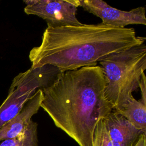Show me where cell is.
I'll return each instance as SVG.
<instances>
[{
	"label": "cell",
	"instance_id": "cell-1",
	"mask_svg": "<svg viewBox=\"0 0 146 146\" xmlns=\"http://www.w3.org/2000/svg\"><path fill=\"white\" fill-rule=\"evenodd\" d=\"M106 86L100 66L66 71L42 90L40 107L79 146H93L98 123L113 110L105 96Z\"/></svg>",
	"mask_w": 146,
	"mask_h": 146
},
{
	"label": "cell",
	"instance_id": "cell-2",
	"mask_svg": "<svg viewBox=\"0 0 146 146\" xmlns=\"http://www.w3.org/2000/svg\"><path fill=\"white\" fill-rule=\"evenodd\" d=\"M132 28H118L102 23L48 27L40 44L29 53L32 68L51 65L62 73L96 66L107 56L144 43Z\"/></svg>",
	"mask_w": 146,
	"mask_h": 146
},
{
	"label": "cell",
	"instance_id": "cell-3",
	"mask_svg": "<svg viewBox=\"0 0 146 146\" xmlns=\"http://www.w3.org/2000/svg\"><path fill=\"white\" fill-rule=\"evenodd\" d=\"M99 63L106 82V98L113 110H119L139 88L146 69V45L144 43L112 53Z\"/></svg>",
	"mask_w": 146,
	"mask_h": 146
},
{
	"label": "cell",
	"instance_id": "cell-4",
	"mask_svg": "<svg viewBox=\"0 0 146 146\" xmlns=\"http://www.w3.org/2000/svg\"><path fill=\"white\" fill-rule=\"evenodd\" d=\"M61 74L57 68L47 64L30 67L17 75L0 106V129L18 115L37 90L49 87Z\"/></svg>",
	"mask_w": 146,
	"mask_h": 146
},
{
	"label": "cell",
	"instance_id": "cell-5",
	"mask_svg": "<svg viewBox=\"0 0 146 146\" xmlns=\"http://www.w3.org/2000/svg\"><path fill=\"white\" fill-rule=\"evenodd\" d=\"M23 2L26 5L24 12L45 20L48 27L82 24L76 16L79 0H29Z\"/></svg>",
	"mask_w": 146,
	"mask_h": 146
},
{
	"label": "cell",
	"instance_id": "cell-6",
	"mask_svg": "<svg viewBox=\"0 0 146 146\" xmlns=\"http://www.w3.org/2000/svg\"><path fill=\"white\" fill-rule=\"evenodd\" d=\"M79 7L99 17L102 23L111 27L124 28L129 25H146L144 6L123 11L102 0H79Z\"/></svg>",
	"mask_w": 146,
	"mask_h": 146
},
{
	"label": "cell",
	"instance_id": "cell-7",
	"mask_svg": "<svg viewBox=\"0 0 146 146\" xmlns=\"http://www.w3.org/2000/svg\"><path fill=\"white\" fill-rule=\"evenodd\" d=\"M110 137L120 146H133L143 132L135 127L125 117L112 110L102 119Z\"/></svg>",
	"mask_w": 146,
	"mask_h": 146
},
{
	"label": "cell",
	"instance_id": "cell-8",
	"mask_svg": "<svg viewBox=\"0 0 146 146\" xmlns=\"http://www.w3.org/2000/svg\"><path fill=\"white\" fill-rule=\"evenodd\" d=\"M43 98V91L37 90L18 115L0 129V141L15 137L26 128L40 108Z\"/></svg>",
	"mask_w": 146,
	"mask_h": 146
},
{
	"label": "cell",
	"instance_id": "cell-9",
	"mask_svg": "<svg viewBox=\"0 0 146 146\" xmlns=\"http://www.w3.org/2000/svg\"><path fill=\"white\" fill-rule=\"evenodd\" d=\"M125 117L135 127L146 132V103L132 96L121 108L115 110Z\"/></svg>",
	"mask_w": 146,
	"mask_h": 146
},
{
	"label": "cell",
	"instance_id": "cell-10",
	"mask_svg": "<svg viewBox=\"0 0 146 146\" xmlns=\"http://www.w3.org/2000/svg\"><path fill=\"white\" fill-rule=\"evenodd\" d=\"M38 124L31 120L26 128L14 138L5 140L0 146H38Z\"/></svg>",
	"mask_w": 146,
	"mask_h": 146
},
{
	"label": "cell",
	"instance_id": "cell-11",
	"mask_svg": "<svg viewBox=\"0 0 146 146\" xmlns=\"http://www.w3.org/2000/svg\"><path fill=\"white\" fill-rule=\"evenodd\" d=\"M102 119L96 126L94 134L93 146H120L110 137L103 125Z\"/></svg>",
	"mask_w": 146,
	"mask_h": 146
},
{
	"label": "cell",
	"instance_id": "cell-12",
	"mask_svg": "<svg viewBox=\"0 0 146 146\" xmlns=\"http://www.w3.org/2000/svg\"><path fill=\"white\" fill-rule=\"evenodd\" d=\"M145 83H146L145 75V74L144 73L142 75L140 80L139 82V87L141 90V100L145 103H146V84Z\"/></svg>",
	"mask_w": 146,
	"mask_h": 146
},
{
	"label": "cell",
	"instance_id": "cell-13",
	"mask_svg": "<svg viewBox=\"0 0 146 146\" xmlns=\"http://www.w3.org/2000/svg\"><path fill=\"white\" fill-rule=\"evenodd\" d=\"M133 146H146V132L140 134Z\"/></svg>",
	"mask_w": 146,
	"mask_h": 146
}]
</instances>
